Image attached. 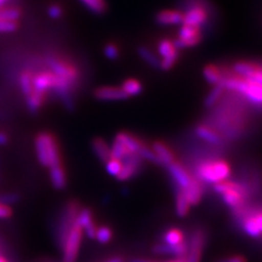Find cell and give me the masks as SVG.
<instances>
[{
	"label": "cell",
	"instance_id": "8992f818",
	"mask_svg": "<svg viewBox=\"0 0 262 262\" xmlns=\"http://www.w3.org/2000/svg\"><path fill=\"white\" fill-rule=\"evenodd\" d=\"M158 53L161 57L160 69L168 71L174 67L179 57V49L176 48L173 40L164 38L158 44Z\"/></svg>",
	"mask_w": 262,
	"mask_h": 262
},
{
	"label": "cell",
	"instance_id": "52a82bcc",
	"mask_svg": "<svg viewBox=\"0 0 262 262\" xmlns=\"http://www.w3.org/2000/svg\"><path fill=\"white\" fill-rule=\"evenodd\" d=\"M57 82H58V76L55 75L53 71H39L35 73L34 78H33V89H34V91L47 96L49 91H54Z\"/></svg>",
	"mask_w": 262,
	"mask_h": 262
},
{
	"label": "cell",
	"instance_id": "bcb514c9",
	"mask_svg": "<svg viewBox=\"0 0 262 262\" xmlns=\"http://www.w3.org/2000/svg\"><path fill=\"white\" fill-rule=\"evenodd\" d=\"M105 262H124V260H122L120 257H114V258H111L110 260L105 261Z\"/></svg>",
	"mask_w": 262,
	"mask_h": 262
},
{
	"label": "cell",
	"instance_id": "3957f363",
	"mask_svg": "<svg viewBox=\"0 0 262 262\" xmlns=\"http://www.w3.org/2000/svg\"><path fill=\"white\" fill-rule=\"evenodd\" d=\"M199 177L206 183L215 185L231 175V167L225 161H212L203 163L198 169Z\"/></svg>",
	"mask_w": 262,
	"mask_h": 262
},
{
	"label": "cell",
	"instance_id": "5b68a950",
	"mask_svg": "<svg viewBox=\"0 0 262 262\" xmlns=\"http://www.w3.org/2000/svg\"><path fill=\"white\" fill-rule=\"evenodd\" d=\"M46 63L49 67V69H51V71H53L55 75L69 80L73 84L78 83L80 73H79V70L72 63L64 61L55 56L47 57Z\"/></svg>",
	"mask_w": 262,
	"mask_h": 262
},
{
	"label": "cell",
	"instance_id": "e0dca14e",
	"mask_svg": "<svg viewBox=\"0 0 262 262\" xmlns=\"http://www.w3.org/2000/svg\"><path fill=\"white\" fill-rule=\"evenodd\" d=\"M49 179L56 190H63L68 185V178L62 165L49 168Z\"/></svg>",
	"mask_w": 262,
	"mask_h": 262
},
{
	"label": "cell",
	"instance_id": "836d02e7",
	"mask_svg": "<svg viewBox=\"0 0 262 262\" xmlns=\"http://www.w3.org/2000/svg\"><path fill=\"white\" fill-rule=\"evenodd\" d=\"M198 36H202L201 29L189 27V26H184V24H182V28L179 29V32H178V38L187 39V38H193Z\"/></svg>",
	"mask_w": 262,
	"mask_h": 262
},
{
	"label": "cell",
	"instance_id": "d4e9b609",
	"mask_svg": "<svg viewBox=\"0 0 262 262\" xmlns=\"http://www.w3.org/2000/svg\"><path fill=\"white\" fill-rule=\"evenodd\" d=\"M194 133L200 139H202V140L207 141L211 144H220L221 142H222V140H221V137L215 133V131H213L212 129H210L207 126H202V125L198 126L195 128Z\"/></svg>",
	"mask_w": 262,
	"mask_h": 262
},
{
	"label": "cell",
	"instance_id": "7dc6e473",
	"mask_svg": "<svg viewBox=\"0 0 262 262\" xmlns=\"http://www.w3.org/2000/svg\"><path fill=\"white\" fill-rule=\"evenodd\" d=\"M0 262H9V261H8L5 257H3L2 255H0Z\"/></svg>",
	"mask_w": 262,
	"mask_h": 262
},
{
	"label": "cell",
	"instance_id": "ee69618b",
	"mask_svg": "<svg viewBox=\"0 0 262 262\" xmlns=\"http://www.w3.org/2000/svg\"><path fill=\"white\" fill-rule=\"evenodd\" d=\"M219 262H247V261H246V259L242 256H233L229 258H225L223 260H220Z\"/></svg>",
	"mask_w": 262,
	"mask_h": 262
},
{
	"label": "cell",
	"instance_id": "5bb4252c",
	"mask_svg": "<svg viewBox=\"0 0 262 262\" xmlns=\"http://www.w3.org/2000/svg\"><path fill=\"white\" fill-rule=\"evenodd\" d=\"M184 21V13L178 10H162L155 15V22L159 26H182Z\"/></svg>",
	"mask_w": 262,
	"mask_h": 262
},
{
	"label": "cell",
	"instance_id": "d6986e66",
	"mask_svg": "<svg viewBox=\"0 0 262 262\" xmlns=\"http://www.w3.org/2000/svg\"><path fill=\"white\" fill-rule=\"evenodd\" d=\"M92 150L96 158L100 160L102 163H106L108 160L112 159L111 154V146L103 140L102 138H94L92 140Z\"/></svg>",
	"mask_w": 262,
	"mask_h": 262
},
{
	"label": "cell",
	"instance_id": "c3c4849f",
	"mask_svg": "<svg viewBox=\"0 0 262 262\" xmlns=\"http://www.w3.org/2000/svg\"><path fill=\"white\" fill-rule=\"evenodd\" d=\"M6 2H7V0H3V3H4V4H5Z\"/></svg>",
	"mask_w": 262,
	"mask_h": 262
},
{
	"label": "cell",
	"instance_id": "8fae6325",
	"mask_svg": "<svg viewBox=\"0 0 262 262\" xmlns=\"http://www.w3.org/2000/svg\"><path fill=\"white\" fill-rule=\"evenodd\" d=\"M77 222L82 227V229H83V233L88 236V238L95 239L97 226H96V223L94 222V215L91 209L81 208L77 219Z\"/></svg>",
	"mask_w": 262,
	"mask_h": 262
},
{
	"label": "cell",
	"instance_id": "b9f144b4",
	"mask_svg": "<svg viewBox=\"0 0 262 262\" xmlns=\"http://www.w3.org/2000/svg\"><path fill=\"white\" fill-rule=\"evenodd\" d=\"M12 215V209L9 206L0 203V219H9Z\"/></svg>",
	"mask_w": 262,
	"mask_h": 262
},
{
	"label": "cell",
	"instance_id": "9c48e42d",
	"mask_svg": "<svg viewBox=\"0 0 262 262\" xmlns=\"http://www.w3.org/2000/svg\"><path fill=\"white\" fill-rule=\"evenodd\" d=\"M142 167V159L138 154H133L122 162L120 173L116 177L119 182H127L140 173Z\"/></svg>",
	"mask_w": 262,
	"mask_h": 262
},
{
	"label": "cell",
	"instance_id": "2e32d148",
	"mask_svg": "<svg viewBox=\"0 0 262 262\" xmlns=\"http://www.w3.org/2000/svg\"><path fill=\"white\" fill-rule=\"evenodd\" d=\"M183 192L190 206H196V204L201 201L202 188L200 183L195 178H191L190 184L188 185L185 189H183Z\"/></svg>",
	"mask_w": 262,
	"mask_h": 262
},
{
	"label": "cell",
	"instance_id": "4dcf8cb0",
	"mask_svg": "<svg viewBox=\"0 0 262 262\" xmlns=\"http://www.w3.org/2000/svg\"><path fill=\"white\" fill-rule=\"evenodd\" d=\"M243 228H244L245 233L248 236L252 237V238H259V237L261 236V232L257 227L252 216H248V217L243 220Z\"/></svg>",
	"mask_w": 262,
	"mask_h": 262
},
{
	"label": "cell",
	"instance_id": "7402d4cb",
	"mask_svg": "<svg viewBox=\"0 0 262 262\" xmlns=\"http://www.w3.org/2000/svg\"><path fill=\"white\" fill-rule=\"evenodd\" d=\"M115 139L120 141L133 154H137L139 150L144 145V143L141 140H139L137 137L128 133H119Z\"/></svg>",
	"mask_w": 262,
	"mask_h": 262
},
{
	"label": "cell",
	"instance_id": "f1b7e54d",
	"mask_svg": "<svg viewBox=\"0 0 262 262\" xmlns=\"http://www.w3.org/2000/svg\"><path fill=\"white\" fill-rule=\"evenodd\" d=\"M223 92H224V88L222 85L221 84L214 85V88H213L207 95L206 100H204V106H206L207 108H209V107H212L213 105H215L220 100V97L222 96Z\"/></svg>",
	"mask_w": 262,
	"mask_h": 262
},
{
	"label": "cell",
	"instance_id": "74e56055",
	"mask_svg": "<svg viewBox=\"0 0 262 262\" xmlns=\"http://www.w3.org/2000/svg\"><path fill=\"white\" fill-rule=\"evenodd\" d=\"M19 29V22L0 20V33H12Z\"/></svg>",
	"mask_w": 262,
	"mask_h": 262
},
{
	"label": "cell",
	"instance_id": "ac0fdd59",
	"mask_svg": "<svg viewBox=\"0 0 262 262\" xmlns=\"http://www.w3.org/2000/svg\"><path fill=\"white\" fill-rule=\"evenodd\" d=\"M152 150L159 157L163 166H168L169 164L175 162L174 153L171 152V150L165 143H163L161 141L154 142L152 145Z\"/></svg>",
	"mask_w": 262,
	"mask_h": 262
},
{
	"label": "cell",
	"instance_id": "cb8c5ba5",
	"mask_svg": "<svg viewBox=\"0 0 262 262\" xmlns=\"http://www.w3.org/2000/svg\"><path fill=\"white\" fill-rule=\"evenodd\" d=\"M35 72H33L32 70H23L20 73L19 77V85H20V90L23 94L24 97L30 96L34 89H33V78H34Z\"/></svg>",
	"mask_w": 262,
	"mask_h": 262
},
{
	"label": "cell",
	"instance_id": "d6a6232c",
	"mask_svg": "<svg viewBox=\"0 0 262 262\" xmlns=\"http://www.w3.org/2000/svg\"><path fill=\"white\" fill-rule=\"evenodd\" d=\"M113 229L107 225L97 227L95 239L100 244H108L113 239Z\"/></svg>",
	"mask_w": 262,
	"mask_h": 262
},
{
	"label": "cell",
	"instance_id": "7bdbcfd3",
	"mask_svg": "<svg viewBox=\"0 0 262 262\" xmlns=\"http://www.w3.org/2000/svg\"><path fill=\"white\" fill-rule=\"evenodd\" d=\"M253 221H255V223L257 225V227L259 228V231L261 232L262 234V212H259V213H256L255 215H251Z\"/></svg>",
	"mask_w": 262,
	"mask_h": 262
},
{
	"label": "cell",
	"instance_id": "4fadbf2b",
	"mask_svg": "<svg viewBox=\"0 0 262 262\" xmlns=\"http://www.w3.org/2000/svg\"><path fill=\"white\" fill-rule=\"evenodd\" d=\"M152 251L157 255H169V256H175L177 258H183L187 256L188 252V243L183 242L182 244L171 246L167 244H159L155 245L152 248Z\"/></svg>",
	"mask_w": 262,
	"mask_h": 262
},
{
	"label": "cell",
	"instance_id": "4316f807",
	"mask_svg": "<svg viewBox=\"0 0 262 262\" xmlns=\"http://www.w3.org/2000/svg\"><path fill=\"white\" fill-rule=\"evenodd\" d=\"M138 55L140 56V58L142 60H144L147 64L151 66L152 68L160 69L161 59L151 51L150 48H147L145 46H140L138 48Z\"/></svg>",
	"mask_w": 262,
	"mask_h": 262
},
{
	"label": "cell",
	"instance_id": "603a6c76",
	"mask_svg": "<svg viewBox=\"0 0 262 262\" xmlns=\"http://www.w3.org/2000/svg\"><path fill=\"white\" fill-rule=\"evenodd\" d=\"M246 194H247V191H246L245 188H243V189L231 190L222 194V199L226 206L235 209V208H239L244 203Z\"/></svg>",
	"mask_w": 262,
	"mask_h": 262
},
{
	"label": "cell",
	"instance_id": "ffe728a7",
	"mask_svg": "<svg viewBox=\"0 0 262 262\" xmlns=\"http://www.w3.org/2000/svg\"><path fill=\"white\" fill-rule=\"evenodd\" d=\"M202 76L209 84L217 85L224 79V72L215 64H208L202 70Z\"/></svg>",
	"mask_w": 262,
	"mask_h": 262
},
{
	"label": "cell",
	"instance_id": "6da1fadb",
	"mask_svg": "<svg viewBox=\"0 0 262 262\" xmlns=\"http://www.w3.org/2000/svg\"><path fill=\"white\" fill-rule=\"evenodd\" d=\"M221 85L224 90H231V91L242 94L250 101L252 104L262 107V86L253 82H250L244 78L237 76H226L224 72V79L221 82Z\"/></svg>",
	"mask_w": 262,
	"mask_h": 262
},
{
	"label": "cell",
	"instance_id": "30bf717a",
	"mask_svg": "<svg viewBox=\"0 0 262 262\" xmlns=\"http://www.w3.org/2000/svg\"><path fill=\"white\" fill-rule=\"evenodd\" d=\"M209 19L208 11L202 6H192L184 13V26H189L201 29Z\"/></svg>",
	"mask_w": 262,
	"mask_h": 262
},
{
	"label": "cell",
	"instance_id": "7c38bea8",
	"mask_svg": "<svg viewBox=\"0 0 262 262\" xmlns=\"http://www.w3.org/2000/svg\"><path fill=\"white\" fill-rule=\"evenodd\" d=\"M94 97L98 101L111 102L127 100L128 95L119 86H101L94 91Z\"/></svg>",
	"mask_w": 262,
	"mask_h": 262
},
{
	"label": "cell",
	"instance_id": "f6af8a7d",
	"mask_svg": "<svg viewBox=\"0 0 262 262\" xmlns=\"http://www.w3.org/2000/svg\"><path fill=\"white\" fill-rule=\"evenodd\" d=\"M9 142V137L4 131H0V145H6Z\"/></svg>",
	"mask_w": 262,
	"mask_h": 262
},
{
	"label": "cell",
	"instance_id": "e575fe53",
	"mask_svg": "<svg viewBox=\"0 0 262 262\" xmlns=\"http://www.w3.org/2000/svg\"><path fill=\"white\" fill-rule=\"evenodd\" d=\"M139 157H140L142 160H145V161H150L151 163L153 164H158V165H162V162L160 161L159 157L157 154L154 153L153 150L149 149L145 144L141 147L140 150H139V152L137 153Z\"/></svg>",
	"mask_w": 262,
	"mask_h": 262
},
{
	"label": "cell",
	"instance_id": "44dd1931",
	"mask_svg": "<svg viewBox=\"0 0 262 262\" xmlns=\"http://www.w3.org/2000/svg\"><path fill=\"white\" fill-rule=\"evenodd\" d=\"M34 145H35L36 157H37V160H38L39 164L44 167L49 168V159H48L47 146H46L43 131H42V133H38L36 135L35 140H34Z\"/></svg>",
	"mask_w": 262,
	"mask_h": 262
},
{
	"label": "cell",
	"instance_id": "277c9868",
	"mask_svg": "<svg viewBox=\"0 0 262 262\" xmlns=\"http://www.w3.org/2000/svg\"><path fill=\"white\" fill-rule=\"evenodd\" d=\"M83 229L77 222L68 235V238L62 248V262H76L81 247Z\"/></svg>",
	"mask_w": 262,
	"mask_h": 262
},
{
	"label": "cell",
	"instance_id": "ab89813d",
	"mask_svg": "<svg viewBox=\"0 0 262 262\" xmlns=\"http://www.w3.org/2000/svg\"><path fill=\"white\" fill-rule=\"evenodd\" d=\"M47 13L49 15V18H52L54 20H58L60 19L62 14H63V9L62 7L58 4H53L48 7Z\"/></svg>",
	"mask_w": 262,
	"mask_h": 262
},
{
	"label": "cell",
	"instance_id": "ba28073f",
	"mask_svg": "<svg viewBox=\"0 0 262 262\" xmlns=\"http://www.w3.org/2000/svg\"><path fill=\"white\" fill-rule=\"evenodd\" d=\"M204 244H206V234L201 228H195L188 244L186 262H200Z\"/></svg>",
	"mask_w": 262,
	"mask_h": 262
},
{
	"label": "cell",
	"instance_id": "f35d334b",
	"mask_svg": "<svg viewBox=\"0 0 262 262\" xmlns=\"http://www.w3.org/2000/svg\"><path fill=\"white\" fill-rule=\"evenodd\" d=\"M257 66L255 70H253L249 76H247L246 78V80H248L250 82H253V83H256L258 85H261L262 86V68H260V66L258 64V62H256Z\"/></svg>",
	"mask_w": 262,
	"mask_h": 262
},
{
	"label": "cell",
	"instance_id": "d590c367",
	"mask_svg": "<svg viewBox=\"0 0 262 262\" xmlns=\"http://www.w3.org/2000/svg\"><path fill=\"white\" fill-rule=\"evenodd\" d=\"M105 166H106V171H107L108 175H111L113 177H117L121 170L122 163L119 160L111 159L105 163Z\"/></svg>",
	"mask_w": 262,
	"mask_h": 262
},
{
	"label": "cell",
	"instance_id": "7a4b0ae2",
	"mask_svg": "<svg viewBox=\"0 0 262 262\" xmlns=\"http://www.w3.org/2000/svg\"><path fill=\"white\" fill-rule=\"evenodd\" d=\"M80 210L81 206L76 200L68 201L64 204L59 220V224L57 226V243H58L61 250L66 244V241L68 238L71 228L77 223Z\"/></svg>",
	"mask_w": 262,
	"mask_h": 262
},
{
	"label": "cell",
	"instance_id": "9a60e30c",
	"mask_svg": "<svg viewBox=\"0 0 262 262\" xmlns=\"http://www.w3.org/2000/svg\"><path fill=\"white\" fill-rule=\"evenodd\" d=\"M168 171L170 176L173 177V179L175 180V183L177 184L179 189H185V188L190 184L191 182V177L189 176V174L184 169V167L180 165V164L174 162L169 164L167 166Z\"/></svg>",
	"mask_w": 262,
	"mask_h": 262
},
{
	"label": "cell",
	"instance_id": "1f68e13d",
	"mask_svg": "<svg viewBox=\"0 0 262 262\" xmlns=\"http://www.w3.org/2000/svg\"><path fill=\"white\" fill-rule=\"evenodd\" d=\"M90 11L96 14H102L106 11V2L105 0H80Z\"/></svg>",
	"mask_w": 262,
	"mask_h": 262
},
{
	"label": "cell",
	"instance_id": "8d00e7d4",
	"mask_svg": "<svg viewBox=\"0 0 262 262\" xmlns=\"http://www.w3.org/2000/svg\"><path fill=\"white\" fill-rule=\"evenodd\" d=\"M104 55L110 60H116L119 58L120 51L117 45H115L114 43H108L104 47Z\"/></svg>",
	"mask_w": 262,
	"mask_h": 262
},
{
	"label": "cell",
	"instance_id": "f546056e",
	"mask_svg": "<svg viewBox=\"0 0 262 262\" xmlns=\"http://www.w3.org/2000/svg\"><path fill=\"white\" fill-rule=\"evenodd\" d=\"M184 241V234L182 231H179L177 228H173L169 229L164 235V243L167 245H171V246H176L182 244Z\"/></svg>",
	"mask_w": 262,
	"mask_h": 262
},
{
	"label": "cell",
	"instance_id": "484cf974",
	"mask_svg": "<svg viewBox=\"0 0 262 262\" xmlns=\"http://www.w3.org/2000/svg\"><path fill=\"white\" fill-rule=\"evenodd\" d=\"M121 89L122 91L128 95V97H131V96H137L139 94H141L143 91V85L139 80L130 78L122 82Z\"/></svg>",
	"mask_w": 262,
	"mask_h": 262
},
{
	"label": "cell",
	"instance_id": "60d3db41",
	"mask_svg": "<svg viewBox=\"0 0 262 262\" xmlns=\"http://www.w3.org/2000/svg\"><path fill=\"white\" fill-rule=\"evenodd\" d=\"M20 200V195L15 192H8L0 194V203L6 204V206H9L10 204L16 203Z\"/></svg>",
	"mask_w": 262,
	"mask_h": 262
},
{
	"label": "cell",
	"instance_id": "83f0119b",
	"mask_svg": "<svg viewBox=\"0 0 262 262\" xmlns=\"http://www.w3.org/2000/svg\"><path fill=\"white\" fill-rule=\"evenodd\" d=\"M189 209H190V204L188 203L183 190L178 189L176 193V214L179 217H184L188 214Z\"/></svg>",
	"mask_w": 262,
	"mask_h": 262
}]
</instances>
